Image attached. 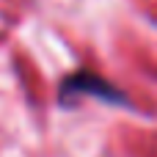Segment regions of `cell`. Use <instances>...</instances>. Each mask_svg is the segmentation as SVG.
Listing matches in <instances>:
<instances>
[{
	"mask_svg": "<svg viewBox=\"0 0 157 157\" xmlns=\"http://www.w3.org/2000/svg\"><path fill=\"white\" fill-rule=\"evenodd\" d=\"M83 97H91V99H99V102H108V105H121V108H132V102L127 99V94L113 86L110 80H105L102 75L97 72H75V75H66L61 80V88H58V102L61 105H75L77 99Z\"/></svg>",
	"mask_w": 157,
	"mask_h": 157,
	"instance_id": "6da1fadb",
	"label": "cell"
}]
</instances>
